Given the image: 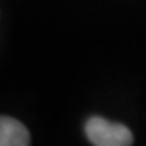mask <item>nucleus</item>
<instances>
[{
	"label": "nucleus",
	"instance_id": "f257e3e1",
	"mask_svg": "<svg viewBox=\"0 0 146 146\" xmlns=\"http://www.w3.org/2000/svg\"><path fill=\"white\" fill-rule=\"evenodd\" d=\"M84 133L89 143L94 146H130L133 145V135L128 127L122 123H114L102 117H89Z\"/></svg>",
	"mask_w": 146,
	"mask_h": 146
},
{
	"label": "nucleus",
	"instance_id": "f03ea898",
	"mask_svg": "<svg viewBox=\"0 0 146 146\" xmlns=\"http://www.w3.org/2000/svg\"><path fill=\"white\" fill-rule=\"evenodd\" d=\"M31 136L20 120L0 115V146H28Z\"/></svg>",
	"mask_w": 146,
	"mask_h": 146
}]
</instances>
